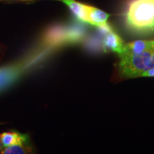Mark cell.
<instances>
[{"instance_id": "cell-4", "label": "cell", "mask_w": 154, "mask_h": 154, "mask_svg": "<svg viewBox=\"0 0 154 154\" xmlns=\"http://www.w3.org/2000/svg\"><path fill=\"white\" fill-rule=\"evenodd\" d=\"M29 141V136L26 134H21L18 131H11L4 132L0 134V143L3 148L14 145L26 144Z\"/></svg>"}, {"instance_id": "cell-9", "label": "cell", "mask_w": 154, "mask_h": 154, "mask_svg": "<svg viewBox=\"0 0 154 154\" xmlns=\"http://www.w3.org/2000/svg\"><path fill=\"white\" fill-rule=\"evenodd\" d=\"M140 77H154V68H152L143 72L140 75Z\"/></svg>"}, {"instance_id": "cell-1", "label": "cell", "mask_w": 154, "mask_h": 154, "mask_svg": "<svg viewBox=\"0 0 154 154\" xmlns=\"http://www.w3.org/2000/svg\"><path fill=\"white\" fill-rule=\"evenodd\" d=\"M124 17L126 26L134 32H154V0H128Z\"/></svg>"}, {"instance_id": "cell-7", "label": "cell", "mask_w": 154, "mask_h": 154, "mask_svg": "<svg viewBox=\"0 0 154 154\" xmlns=\"http://www.w3.org/2000/svg\"><path fill=\"white\" fill-rule=\"evenodd\" d=\"M62 2L64 3L69 7V9L76 17L77 19L88 24V5L79 2L76 0H63Z\"/></svg>"}, {"instance_id": "cell-3", "label": "cell", "mask_w": 154, "mask_h": 154, "mask_svg": "<svg viewBox=\"0 0 154 154\" xmlns=\"http://www.w3.org/2000/svg\"><path fill=\"white\" fill-rule=\"evenodd\" d=\"M149 50H154V39L137 40L124 44L122 51L119 54V57L138 54Z\"/></svg>"}, {"instance_id": "cell-12", "label": "cell", "mask_w": 154, "mask_h": 154, "mask_svg": "<svg viewBox=\"0 0 154 154\" xmlns=\"http://www.w3.org/2000/svg\"><path fill=\"white\" fill-rule=\"evenodd\" d=\"M58 1H61V2H62L63 0H58Z\"/></svg>"}, {"instance_id": "cell-8", "label": "cell", "mask_w": 154, "mask_h": 154, "mask_svg": "<svg viewBox=\"0 0 154 154\" xmlns=\"http://www.w3.org/2000/svg\"><path fill=\"white\" fill-rule=\"evenodd\" d=\"M2 154H24L32 153V149L29 146L26 144H20V145H14L9 147L3 148L0 151Z\"/></svg>"}, {"instance_id": "cell-6", "label": "cell", "mask_w": 154, "mask_h": 154, "mask_svg": "<svg viewBox=\"0 0 154 154\" xmlns=\"http://www.w3.org/2000/svg\"><path fill=\"white\" fill-rule=\"evenodd\" d=\"M110 14L96 7L88 6V24L93 26L102 27L108 24L107 21Z\"/></svg>"}, {"instance_id": "cell-2", "label": "cell", "mask_w": 154, "mask_h": 154, "mask_svg": "<svg viewBox=\"0 0 154 154\" xmlns=\"http://www.w3.org/2000/svg\"><path fill=\"white\" fill-rule=\"evenodd\" d=\"M26 67L23 62L12 63L0 67V94L16 83Z\"/></svg>"}, {"instance_id": "cell-10", "label": "cell", "mask_w": 154, "mask_h": 154, "mask_svg": "<svg viewBox=\"0 0 154 154\" xmlns=\"http://www.w3.org/2000/svg\"><path fill=\"white\" fill-rule=\"evenodd\" d=\"M3 149V147H2V144H1V143H0V151H1L2 149Z\"/></svg>"}, {"instance_id": "cell-5", "label": "cell", "mask_w": 154, "mask_h": 154, "mask_svg": "<svg viewBox=\"0 0 154 154\" xmlns=\"http://www.w3.org/2000/svg\"><path fill=\"white\" fill-rule=\"evenodd\" d=\"M105 32L106 34L103 42V47L104 49L110 50L119 55L122 51L124 43L122 42L118 34L113 32L111 29L105 31Z\"/></svg>"}, {"instance_id": "cell-11", "label": "cell", "mask_w": 154, "mask_h": 154, "mask_svg": "<svg viewBox=\"0 0 154 154\" xmlns=\"http://www.w3.org/2000/svg\"><path fill=\"white\" fill-rule=\"evenodd\" d=\"M20 1H29V0H20Z\"/></svg>"}]
</instances>
